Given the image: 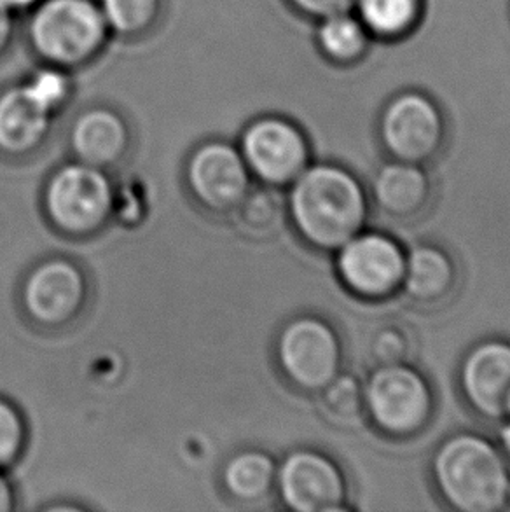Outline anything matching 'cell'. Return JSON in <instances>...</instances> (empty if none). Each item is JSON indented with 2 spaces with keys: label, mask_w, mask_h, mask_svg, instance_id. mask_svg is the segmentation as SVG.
<instances>
[{
  "label": "cell",
  "mask_w": 510,
  "mask_h": 512,
  "mask_svg": "<svg viewBox=\"0 0 510 512\" xmlns=\"http://www.w3.org/2000/svg\"><path fill=\"white\" fill-rule=\"evenodd\" d=\"M318 397L325 420L341 429L353 427L366 416L364 385L355 374L339 373Z\"/></svg>",
  "instance_id": "23"
},
{
  "label": "cell",
  "mask_w": 510,
  "mask_h": 512,
  "mask_svg": "<svg viewBox=\"0 0 510 512\" xmlns=\"http://www.w3.org/2000/svg\"><path fill=\"white\" fill-rule=\"evenodd\" d=\"M111 39L98 0H41L28 11V48L44 65L84 69L104 55Z\"/></svg>",
  "instance_id": "3"
},
{
  "label": "cell",
  "mask_w": 510,
  "mask_h": 512,
  "mask_svg": "<svg viewBox=\"0 0 510 512\" xmlns=\"http://www.w3.org/2000/svg\"><path fill=\"white\" fill-rule=\"evenodd\" d=\"M16 507L14 486L9 483L6 471H0V512H11Z\"/></svg>",
  "instance_id": "28"
},
{
  "label": "cell",
  "mask_w": 510,
  "mask_h": 512,
  "mask_svg": "<svg viewBox=\"0 0 510 512\" xmlns=\"http://www.w3.org/2000/svg\"><path fill=\"white\" fill-rule=\"evenodd\" d=\"M116 186L102 168L72 160L49 175L42 210L56 233L86 240L114 221Z\"/></svg>",
  "instance_id": "4"
},
{
  "label": "cell",
  "mask_w": 510,
  "mask_h": 512,
  "mask_svg": "<svg viewBox=\"0 0 510 512\" xmlns=\"http://www.w3.org/2000/svg\"><path fill=\"white\" fill-rule=\"evenodd\" d=\"M498 448L502 451L510 467V418L502 422V429L498 432Z\"/></svg>",
  "instance_id": "29"
},
{
  "label": "cell",
  "mask_w": 510,
  "mask_h": 512,
  "mask_svg": "<svg viewBox=\"0 0 510 512\" xmlns=\"http://www.w3.org/2000/svg\"><path fill=\"white\" fill-rule=\"evenodd\" d=\"M336 254L339 282L355 298L383 301L402 289L406 249L380 231H360Z\"/></svg>",
  "instance_id": "11"
},
{
  "label": "cell",
  "mask_w": 510,
  "mask_h": 512,
  "mask_svg": "<svg viewBox=\"0 0 510 512\" xmlns=\"http://www.w3.org/2000/svg\"><path fill=\"white\" fill-rule=\"evenodd\" d=\"M458 387L469 408L488 422H504L510 404V341L472 346L458 369Z\"/></svg>",
  "instance_id": "13"
},
{
  "label": "cell",
  "mask_w": 510,
  "mask_h": 512,
  "mask_svg": "<svg viewBox=\"0 0 510 512\" xmlns=\"http://www.w3.org/2000/svg\"><path fill=\"white\" fill-rule=\"evenodd\" d=\"M184 179L194 205L214 217H231L254 184L240 149L226 140H207L194 147Z\"/></svg>",
  "instance_id": "10"
},
{
  "label": "cell",
  "mask_w": 510,
  "mask_h": 512,
  "mask_svg": "<svg viewBox=\"0 0 510 512\" xmlns=\"http://www.w3.org/2000/svg\"><path fill=\"white\" fill-rule=\"evenodd\" d=\"M458 284V268L448 250L434 243H420L406 250L402 291L421 306L441 305L451 298Z\"/></svg>",
  "instance_id": "17"
},
{
  "label": "cell",
  "mask_w": 510,
  "mask_h": 512,
  "mask_svg": "<svg viewBox=\"0 0 510 512\" xmlns=\"http://www.w3.org/2000/svg\"><path fill=\"white\" fill-rule=\"evenodd\" d=\"M28 425L21 409L0 395V471L11 469L27 450Z\"/></svg>",
  "instance_id": "25"
},
{
  "label": "cell",
  "mask_w": 510,
  "mask_h": 512,
  "mask_svg": "<svg viewBox=\"0 0 510 512\" xmlns=\"http://www.w3.org/2000/svg\"><path fill=\"white\" fill-rule=\"evenodd\" d=\"M313 41L322 60L336 69H353L366 62L376 42L353 9L315 21Z\"/></svg>",
  "instance_id": "18"
},
{
  "label": "cell",
  "mask_w": 510,
  "mask_h": 512,
  "mask_svg": "<svg viewBox=\"0 0 510 512\" xmlns=\"http://www.w3.org/2000/svg\"><path fill=\"white\" fill-rule=\"evenodd\" d=\"M369 201L355 173L338 163H310L289 186L287 215L310 249L336 252L366 226Z\"/></svg>",
  "instance_id": "1"
},
{
  "label": "cell",
  "mask_w": 510,
  "mask_h": 512,
  "mask_svg": "<svg viewBox=\"0 0 510 512\" xmlns=\"http://www.w3.org/2000/svg\"><path fill=\"white\" fill-rule=\"evenodd\" d=\"M362 385L366 416L383 436L409 439L427 429L435 395L420 371L409 364L374 367Z\"/></svg>",
  "instance_id": "5"
},
{
  "label": "cell",
  "mask_w": 510,
  "mask_h": 512,
  "mask_svg": "<svg viewBox=\"0 0 510 512\" xmlns=\"http://www.w3.org/2000/svg\"><path fill=\"white\" fill-rule=\"evenodd\" d=\"M112 37L142 39L158 27L163 0H98Z\"/></svg>",
  "instance_id": "22"
},
{
  "label": "cell",
  "mask_w": 510,
  "mask_h": 512,
  "mask_svg": "<svg viewBox=\"0 0 510 512\" xmlns=\"http://www.w3.org/2000/svg\"><path fill=\"white\" fill-rule=\"evenodd\" d=\"M16 37V13L0 0V60L7 55Z\"/></svg>",
  "instance_id": "27"
},
{
  "label": "cell",
  "mask_w": 510,
  "mask_h": 512,
  "mask_svg": "<svg viewBox=\"0 0 510 512\" xmlns=\"http://www.w3.org/2000/svg\"><path fill=\"white\" fill-rule=\"evenodd\" d=\"M507 418H510V404H509V416H507Z\"/></svg>",
  "instance_id": "31"
},
{
  "label": "cell",
  "mask_w": 510,
  "mask_h": 512,
  "mask_svg": "<svg viewBox=\"0 0 510 512\" xmlns=\"http://www.w3.org/2000/svg\"><path fill=\"white\" fill-rule=\"evenodd\" d=\"M276 471L278 462L268 451H238L222 465V490L240 504H259L275 493Z\"/></svg>",
  "instance_id": "19"
},
{
  "label": "cell",
  "mask_w": 510,
  "mask_h": 512,
  "mask_svg": "<svg viewBox=\"0 0 510 512\" xmlns=\"http://www.w3.org/2000/svg\"><path fill=\"white\" fill-rule=\"evenodd\" d=\"M285 2L301 18L315 23L331 14L352 11L355 0H285Z\"/></svg>",
  "instance_id": "26"
},
{
  "label": "cell",
  "mask_w": 510,
  "mask_h": 512,
  "mask_svg": "<svg viewBox=\"0 0 510 512\" xmlns=\"http://www.w3.org/2000/svg\"><path fill=\"white\" fill-rule=\"evenodd\" d=\"M413 353V340L406 327L385 322L374 327L367 340V357L374 367L407 364Z\"/></svg>",
  "instance_id": "24"
},
{
  "label": "cell",
  "mask_w": 510,
  "mask_h": 512,
  "mask_svg": "<svg viewBox=\"0 0 510 512\" xmlns=\"http://www.w3.org/2000/svg\"><path fill=\"white\" fill-rule=\"evenodd\" d=\"M353 13L374 41L395 44L420 30L427 16V0H355Z\"/></svg>",
  "instance_id": "20"
},
{
  "label": "cell",
  "mask_w": 510,
  "mask_h": 512,
  "mask_svg": "<svg viewBox=\"0 0 510 512\" xmlns=\"http://www.w3.org/2000/svg\"><path fill=\"white\" fill-rule=\"evenodd\" d=\"M432 194V180L425 167L406 161H386L371 182L374 205L390 221L418 219L430 205Z\"/></svg>",
  "instance_id": "16"
},
{
  "label": "cell",
  "mask_w": 510,
  "mask_h": 512,
  "mask_svg": "<svg viewBox=\"0 0 510 512\" xmlns=\"http://www.w3.org/2000/svg\"><path fill=\"white\" fill-rule=\"evenodd\" d=\"M14 13H28L32 7L37 6L41 0H4Z\"/></svg>",
  "instance_id": "30"
},
{
  "label": "cell",
  "mask_w": 510,
  "mask_h": 512,
  "mask_svg": "<svg viewBox=\"0 0 510 512\" xmlns=\"http://www.w3.org/2000/svg\"><path fill=\"white\" fill-rule=\"evenodd\" d=\"M432 483L456 512H498L509 507L510 467L490 439L460 432L444 439L432 457Z\"/></svg>",
  "instance_id": "2"
},
{
  "label": "cell",
  "mask_w": 510,
  "mask_h": 512,
  "mask_svg": "<svg viewBox=\"0 0 510 512\" xmlns=\"http://www.w3.org/2000/svg\"><path fill=\"white\" fill-rule=\"evenodd\" d=\"M287 215V196L278 187L252 184L240 205L231 214L236 228L252 238H266L276 233Z\"/></svg>",
  "instance_id": "21"
},
{
  "label": "cell",
  "mask_w": 510,
  "mask_h": 512,
  "mask_svg": "<svg viewBox=\"0 0 510 512\" xmlns=\"http://www.w3.org/2000/svg\"><path fill=\"white\" fill-rule=\"evenodd\" d=\"M238 149L252 179L285 189L311 163V146L303 128L285 116L266 114L243 128Z\"/></svg>",
  "instance_id": "9"
},
{
  "label": "cell",
  "mask_w": 510,
  "mask_h": 512,
  "mask_svg": "<svg viewBox=\"0 0 510 512\" xmlns=\"http://www.w3.org/2000/svg\"><path fill=\"white\" fill-rule=\"evenodd\" d=\"M275 362L290 387L318 395L343 373L345 352L331 322L318 315H297L276 336Z\"/></svg>",
  "instance_id": "6"
},
{
  "label": "cell",
  "mask_w": 510,
  "mask_h": 512,
  "mask_svg": "<svg viewBox=\"0 0 510 512\" xmlns=\"http://www.w3.org/2000/svg\"><path fill=\"white\" fill-rule=\"evenodd\" d=\"M376 132L390 160L425 167L446 146L448 119L432 95L411 88L386 100Z\"/></svg>",
  "instance_id": "7"
},
{
  "label": "cell",
  "mask_w": 510,
  "mask_h": 512,
  "mask_svg": "<svg viewBox=\"0 0 510 512\" xmlns=\"http://www.w3.org/2000/svg\"><path fill=\"white\" fill-rule=\"evenodd\" d=\"M60 114L27 83L11 84L0 91V154L25 160L46 146Z\"/></svg>",
  "instance_id": "14"
},
{
  "label": "cell",
  "mask_w": 510,
  "mask_h": 512,
  "mask_svg": "<svg viewBox=\"0 0 510 512\" xmlns=\"http://www.w3.org/2000/svg\"><path fill=\"white\" fill-rule=\"evenodd\" d=\"M275 492L289 511L350 509L345 472L329 455L310 448L290 451L278 462Z\"/></svg>",
  "instance_id": "12"
},
{
  "label": "cell",
  "mask_w": 510,
  "mask_h": 512,
  "mask_svg": "<svg viewBox=\"0 0 510 512\" xmlns=\"http://www.w3.org/2000/svg\"><path fill=\"white\" fill-rule=\"evenodd\" d=\"M90 303V278L63 256L48 257L28 271L20 287L23 315L44 333H60L83 317Z\"/></svg>",
  "instance_id": "8"
},
{
  "label": "cell",
  "mask_w": 510,
  "mask_h": 512,
  "mask_svg": "<svg viewBox=\"0 0 510 512\" xmlns=\"http://www.w3.org/2000/svg\"><path fill=\"white\" fill-rule=\"evenodd\" d=\"M130 123L111 105H90L76 114L67 133L74 160L111 172L131 151Z\"/></svg>",
  "instance_id": "15"
}]
</instances>
